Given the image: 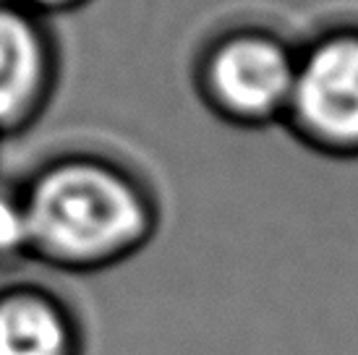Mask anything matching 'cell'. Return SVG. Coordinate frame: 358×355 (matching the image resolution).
<instances>
[{
    "label": "cell",
    "instance_id": "6da1fadb",
    "mask_svg": "<svg viewBox=\"0 0 358 355\" xmlns=\"http://www.w3.org/2000/svg\"><path fill=\"white\" fill-rule=\"evenodd\" d=\"M31 256L66 272H100L129 259L152 230L150 207L126 178L100 165L48 170L24 194Z\"/></svg>",
    "mask_w": 358,
    "mask_h": 355
},
{
    "label": "cell",
    "instance_id": "277c9868",
    "mask_svg": "<svg viewBox=\"0 0 358 355\" xmlns=\"http://www.w3.org/2000/svg\"><path fill=\"white\" fill-rule=\"evenodd\" d=\"M220 97L241 113H267L293 94L296 71L275 42L243 37L225 45L215 60Z\"/></svg>",
    "mask_w": 358,
    "mask_h": 355
},
{
    "label": "cell",
    "instance_id": "8992f818",
    "mask_svg": "<svg viewBox=\"0 0 358 355\" xmlns=\"http://www.w3.org/2000/svg\"><path fill=\"white\" fill-rule=\"evenodd\" d=\"M27 256H31V230L24 194L0 191V266L16 264Z\"/></svg>",
    "mask_w": 358,
    "mask_h": 355
},
{
    "label": "cell",
    "instance_id": "5b68a950",
    "mask_svg": "<svg viewBox=\"0 0 358 355\" xmlns=\"http://www.w3.org/2000/svg\"><path fill=\"white\" fill-rule=\"evenodd\" d=\"M45 52L37 29L13 8H0V126L19 120L42 87Z\"/></svg>",
    "mask_w": 358,
    "mask_h": 355
},
{
    "label": "cell",
    "instance_id": "3957f363",
    "mask_svg": "<svg viewBox=\"0 0 358 355\" xmlns=\"http://www.w3.org/2000/svg\"><path fill=\"white\" fill-rule=\"evenodd\" d=\"M0 355H84L76 314L37 285L0 290Z\"/></svg>",
    "mask_w": 358,
    "mask_h": 355
},
{
    "label": "cell",
    "instance_id": "7a4b0ae2",
    "mask_svg": "<svg viewBox=\"0 0 358 355\" xmlns=\"http://www.w3.org/2000/svg\"><path fill=\"white\" fill-rule=\"evenodd\" d=\"M293 97L322 136L358 138V40L322 45L296 73Z\"/></svg>",
    "mask_w": 358,
    "mask_h": 355
}]
</instances>
